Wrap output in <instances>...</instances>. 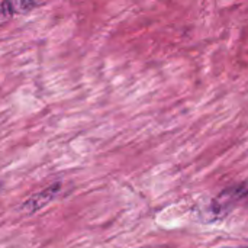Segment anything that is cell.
<instances>
[{
	"label": "cell",
	"mask_w": 248,
	"mask_h": 248,
	"mask_svg": "<svg viewBox=\"0 0 248 248\" xmlns=\"http://www.w3.org/2000/svg\"><path fill=\"white\" fill-rule=\"evenodd\" d=\"M248 203V185H237L222 190L218 198L201 209L202 222H218L227 218L237 205Z\"/></svg>",
	"instance_id": "6da1fadb"
},
{
	"label": "cell",
	"mask_w": 248,
	"mask_h": 248,
	"mask_svg": "<svg viewBox=\"0 0 248 248\" xmlns=\"http://www.w3.org/2000/svg\"><path fill=\"white\" fill-rule=\"evenodd\" d=\"M61 189V185L60 183H55L52 186H49L48 189L39 192V193H35L32 195L23 205H22V211L23 212H28V214H33L39 209H42L44 206H46L60 192Z\"/></svg>",
	"instance_id": "7a4b0ae2"
},
{
	"label": "cell",
	"mask_w": 248,
	"mask_h": 248,
	"mask_svg": "<svg viewBox=\"0 0 248 248\" xmlns=\"http://www.w3.org/2000/svg\"><path fill=\"white\" fill-rule=\"evenodd\" d=\"M38 3L33 1H4L0 4V13L1 15H20L26 13L32 9H35Z\"/></svg>",
	"instance_id": "3957f363"
},
{
	"label": "cell",
	"mask_w": 248,
	"mask_h": 248,
	"mask_svg": "<svg viewBox=\"0 0 248 248\" xmlns=\"http://www.w3.org/2000/svg\"><path fill=\"white\" fill-rule=\"evenodd\" d=\"M221 248H248V247H221Z\"/></svg>",
	"instance_id": "277c9868"
}]
</instances>
